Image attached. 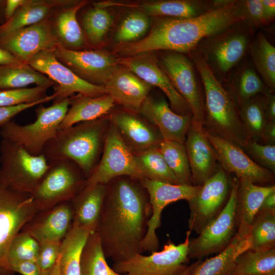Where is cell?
<instances>
[{
	"label": "cell",
	"mask_w": 275,
	"mask_h": 275,
	"mask_svg": "<svg viewBox=\"0 0 275 275\" xmlns=\"http://www.w3.org/2000/svg\"><path fill=\"white\" fill-rule=\"evenodd\" d=\"M106 186L96 232L105 258L118 262L143 253L141 243L151 207L147 192L139 180L121 176Z\"/></svg>",
	"instance_id": "obj_1"
},
{
	"label": "cell",
	"mask_w": 275,
	"mask_h": 275,
	"mask_svg": "<svg viewBox=\"0 0 275 275\" xmlns=\"http://www.w3.org/2000/svg\"><path fill=\"white\" fill-rule=\"evenodd\" d=\"M244 21L238 1L188 18L159 19L144 38L117 45L115 53L127 57L156 50L189 53L205 38Z\"/></svg>",
	"instance_id": "obj_2"
},
{
	"label": "cell",
	"mask_w": 275,
	"mask_h": 275,
	"mask_svg": "<svg viewBox=\"0 0 275 275\" xmlns=\"http://www.w3.org/2000/svg\"><path fill=\"white\" fill-rule=\"evenodd\" d=\"M189 54L204 89V128L244 149L251 140L233 95L220 82L196 49Z\"/></svg>",
	"instance_id": "obj_3"
},
{
	"label": "cell",
	"mask_w": 275,
	"mask_h": 275,
	"mask_svg": "<svg viewBox=\"0 0 275 275\" xmlns=\"http://www.w3.org/2000/svg\"><path fill=\"white\" fill-rule=\"evenodd\" d=\"M109 124V118L105 116L59 129L55 137L46 143L42 154L47 162L72 161L87 179L99 161Z\"/></svg>",
	"instance_id": "obj_4"
},
{
	"label": "cell",
	"mask_w": 275,
	"mask_h": 275,
	"mask_svg": "<svg viewBox=\"0 0 275 275\" xmlns=\"http://www.w3.org/2000/svg\"><path fill=\"white\" fill-rule=\"evenodd\" d=\"M254 29L248 22L242 21L204 39L196 49L214 74L224 78L248 52Z\"/></svg>",
	"instance_id": "obj_5"
},
{
	"label": "cell",
	"mask_w": 275,
	"mask_h": 275,
	"mask_svg": "<svg viewBox=\"0 0 275 275\" xmlns=\"http://www.w3.org/2000/svg\"><path fill=\"white\" fill-rule=\"evenodd\" d=\"M70 106V98L36 109V120L20 125L11 120L0 126L2 139L14 142L34 155L42 154L46 143L55 137Z\"/></svg>",
	"instance_id": "obj_6"
},
{
	"label": "cell",
	"mask_w": 275,
	"mask_h": 275,
	"mask_svg": "<svg viewBox=\"0 0 275 275\" xmlns=\"http://www.w3.org/2000/svg\"><path fill=\"white\" fill-rule=\"evenodd\" d=\"M48 162L10 140L0 143V184L17 193L32 195L41 181Z\"/></svg>",
	"instance_id": "obj_7"
},
{
	"label": "cell",
	"mask_w": 275,
	"mask_h": 275,
	"mask_svg": "<svg viewBox=\"0 0 275 275\" xmlns=\"http://www.w3.org/2000/svg\"><path fill=\"white\" fill-rule=\"evenodd\" d=\"M87 177L74 162L59 159L48 162V168L32 195L40 212L71 201L86 186Z\"/></svg>",
	"instance_id": "obj_8"
},
{
	"label": "cell",
	"mask_w": 275,
	"mask_h": 275,
	"mask_svg": "<svg viewBox=\"0 0 275 275\" xmlns=\"http://www.w3.org/2000/svg\"><path fill=\"white\" fill-rule=\"evenodd\" d=\"M191 232L187 231L183 242L176 245L171 241L162 250L149 256L137 254L114 262L112 268L120 275H181L189 266L188 246Z\"/></svg>",
	"instance_id": "obj_9"
},
{
	"label": "cell",
	"mask_w": 275,
	"mask_h": 275,
	"mask_svg": "<svg viewBox=\"0 0 275 275\" xmlns=\"http://www.w3.org/2000/svg\"><path fill=\"white\" fill-rule=\"evenodd\" d=\"M40 212L32 195L12 191L0 184V275H14L7 262L9 246Z\"/></svg>",
	"instance_id": "obj_10"
},
{
	"label": "cell",
	"mask_w": 275,
	"mask_h": 275,
	"mask_svg": "<svg viewBox=\"0 0 275 275\" xmlns=\"http://www.w3.org/2000/svg\"><path fill=\"white\" fill-rule=\"evenodd\" d=\"M238 179L231 183L228 200L218 215L201 232L189 240L188 257L202 260L210 255L218 253L229 244L236 233Z\"/></svg>",
	"instance_id": "obj_11"
},
{
	"label": "cell",
	"mask_w": 275,
	"mask_h": 275,
	"mask_svg": "<svg viewBox=\"0 0 275 275\" xmlns=\"http://www.w3.org/2000/svg\"><path fill=\"white\" fill-rule=\"evenodd\" d=\"M157 62L174 88L187 102L193 120L203 125L204 92L193 61L183 53L165 51Z\"/></svg>",
	"instance_id": "obj_12"
},
{
	"label": "cell",
	"mask_w": 275,
	"mask_h": 275,
	"mask_svg": "<svg viewBox=\"0 0 275 275\" xmlns=\"http://www.w3.org/2000/svg\"><path fill=\"white\" fill-rule=\"evenodd\" d=\"M121 176H128L139 180L144 179L135 154L110 121L102 155L93 172L87 179L86 185L107 184Z\"/></svg>",
	"instance_id": "obj_13"
},
{
	"label": "cell",
	"mask_w": 275,
	"mask_h": 275,
	"mask_svg": "<svg viewBox=\"0 0 275 275\" xmlns=\"http://www.w3.org/2000/svg\"><path fill=\"white\" fill-rule=\"evenodd\" d=\"M27 65L54 82L53 103L70 98L75 93L90 97L107 94L104 86L86 81L61 63L55 56L53 50H45L37 53Z\"/></svg>",
	"instance_id": "obj_14"
},
{
	"label": "cell",
	"mask_w": 275,
	"mask_h": 275,
	"mask_svg": "<svg viewBox=\"0 0 275 275\" xmlns=\"http://www.w3.org/2000/svg\"><path fill=\"white\" fill-rule=\"evenodd\" d=\"M227 173L221 167L200 185L197 193L187 201L190 210L189 231L198 234L220 213L231 188Z\"/></svg>",
	"instance_id": "obj_15"
},
{
	"label": "cell",
	"mask_w": 275,
	"mask_h": 275,
	"mask_svg": "<svg viewBox=\"0 0 275 275\" xmlns=\"http://www.w3.org/2000/svg\"><path fill=\"white\" fill-rule=\"evenodd\" d=\"M53 51L58 60L78 77L97 86L104 87L120 66L118 58L105 50H71L59 43Z\"/></svg>",
	"instance_id": "obj_16"
},
{
	"label": "cell",
	"mask_w": 275,
	"mask_h": 275,
	"mask_svg": "<svg viewBox=\"0 0 275 275\" xmlns=\"http://www.w3.org/2000/svg\"><path fill=\"white\" fill-rule=\"evenodd\" d=\"M139 181L147 192L151 207V216L141 247L143 252L152 253L158 251L159 248L156 232L161 225V213L164 208L179 200L188 201L197 193L200 185L173 184L148 179Z\"/></svg>",
	"instance_id": "obj_17"
},
{
	"label": "cell",
	"mask_w": 275,
	"mask_h": 275,
	"mask_svg": "<svg viewBox=\"0 0 275 275\" xmlns=\"http://www.w3.org/2000/svg\"><path fill=\"white\" fill-rule=\"evenodd\" d=\"M206 136L215 150L221 168L237 178L246 179L252 183L268 186L274 182V174L256 163L240 146L205 129Z\"/></svg>",
	"instance_id": "obj_18"
},
{
	"label": "cell",
	"mask_w": 275,
	"mask_h": 275,
	"mask_svg": "<svg viewBox=\"0 0 275 275\" xmlns=\"http://www.w3.org/2000/svg\"><path fill=\"white\" fill-rule=\"evenodd\" d=\"M118 63L151 86L156 87L167 97L171 109L181 115L192 116L184 99L173 87L152 52L118 58Z\"/></svg>",
	"instance_id": "obj_19"
},
{
	"label": "cell",
	"mask_w": 275,
	"mask_h": 275,
	"mask_svg": "<svg viewBox=\"0 0 275 275\" xmlns=\"http://www.w3.org/2000/svg\"><path fill=\"white\" fill-rule=\"evenodd\" d=\"M59 43L49 18L0 39V47L24 64L41 51L53 50Z\"/></svg>",
	"instance_id": "obj_20"
},
{
	"label": "cell",
	"mask_w": 275,
	"mask_h": 275,
	"mask_svg": "<svg viewBox=\"0 0 275 275\" xmlns=\"http://www.w3.org/2000/svg\"><path fill=\"white\" fill-rule=\"evenodd\" d=\"M193 185H201L218 170L214 149L203 125L191 120L184 143Z\"/></svg>",
	"instance_id": "obj_21"
},
{
	"label": "cell",
	"mask_w": 275,
	"mask_h": 275,
	"mask_svg": "<svg viewBox=\"0 0 275 275\" xmlns=\"http://www.w3.org/2000/svg\"><path fill=\"white\" fill-rule=\"evenodd\" d=\"M138 114L157 128L164 141L184 144L192 116L175 113L164 97L148 95Z\"/></svg>",
	"instance_id": "obj_22"
},
{
	"label": "cell",
	"mask_w": 275,
	"mask_h": 275,
	"mask_svg": "<svg viewBox=\"0 0 275 275\" xmlns=\"http://www.w3.org/2000/svg\"><path fill=\"white\" fill-rule=\"evenodd\" d=\"M120 136L134 154L159 147L163 139L159 130L140 114L125 110L109 116Z\"/></svg>",
	"instance_id": "obj_23"
},
{
	"label": "cell",
	"mask_w": 275,
	"mask_h": 275,
	"mask_svg": "<svg viewBox=\"0 0 275 275\" xmlns=\"http://www.w3.org/2000/svg\"><path fill=\"white\" fill-rule=\"evenodd\" d=\"M101 8L112 6L125 7L138 11L148 16L162 18H188L199 16L216 8L214 1L161 0L141 2H98Z\"/></svg>",
	"instance_id": "obj_24"
},
{
	"label": "cell",
	"mask_w": 275,
	"mask_h": 275,
	"mask_svg": "<svg viewBox=\"0 0 275 275\" xmlns=\"http://www.w3.org/2000/svg\"><path fill=\"white\" fill-rule=\"evenodd\" d=\"M73 217L71 201L62 202L38 213L21 230L39 243L62 241L72 225Z\"/></svg>",
	"instance_id": "obj_25"
},
{
	"label": "cell",
	"mask_w": 275,
	"mask_h": 275,
	"mask_svg": "<svg viewBox=\"0 0 275 275\" xmlns=\"http://www.w3.org/2000/svg\"><path fill=\"white\" fill-rule=\"evenodd\" d=\"M104 87L115 103L120 105L124 110L138 114L153 87L120 65Z\"/></svg>",
	"instance_id": "obj_26"
},
{
	"label": "cell",
	"mask_w": 275,
	"mask_h": 275,
	"mask_svg": "<svg viewBox=\"0 0 275 275\" xmlns=\"http://www.w3.org/2000/svg\"><path fill=\"white\" fill-rule=\"evenodd\" d=\"M250 227L238 224L237 230L227 247L215 256L202 261L190 275H227L237 257L251 246Z\"/></svg>",
	"instance_id": "obj_27"
},
{
	"label": "cell",
	"mask_w": 275,
	"mask_h": 275,
	"mask_svg": "<svg viewBox=\"0 0 275 275\" xmlns=\"http://www.w3.org/2000/svg\"><path fill=\"white\" fill-rule=\"evenodd\" d=\"M106 189V184L86 185L71 201L72 226L88 230L91 233L97 231Z\"/></svg>",
	"instance_id": "obj_28"
},
{
	"label": "cell",
	"mask_w": 275,
	"mask_h": 275,
	"mask_svg": "<svg viewBox=\"0 0 275 275\" xmlns=\"http://www.w3.org/2000/svg\"><path fill=\"white\" fill-rule=\"evenodd\" d=\"M72 2L26 0L10 19L0 25V39L48 18L54 9L68 7Z\"/></svg>",
	"instance_id": "obj_29"
},
{
	"label": "cell",
	"mask_w": 275,
	"mask_h": 275,
	"mask_svg": "<svg viewBox=\"0 0 275 275\" xmlns=\"http://www.w3.org/2000/svg\"><path fill=\"white\" fill-rule=\"evenodd\" d=\"M88 3V1H82L60 8L51 20L53 33L59 44L64 47L79 50L87 43L76 14L78 11Z\"/></svg>",
	"instance_id": "obj_30"
},
{
	"label": "cell",
	"mask_w": 275,
	"mask_h": 275,
	"mask_svg": "<svg viewBox=\"0 0 275 275\" xmlns=\"http://www.w3.org/2000/svg\"><path fill=\"white\" fill-rule=\"evenodd\" d=\"M115 103L107 94L97 97L78 94L70 97V106L60 129L78 123L96 120L106 116Z\"/></svg>",
	"instance_id": "obj_31"
},
{
	"label": "cell",
	"mask_w": 275,
	"mask_h": 275,
	"mask_svg": "<svg viewBox=\"0 0 275 275\" xmlns=\"http://www.w3.org/2000/svg\"><path fill=\"white\" fill-rule=\"evenodd\" d=\"M228 89L238 107L251 98L268 90L252 62H242L228 80Z\"/></svg>",
	"instance_id": "obj_32"
},
{
	"label": "cell",
	"mask_w": 275,
	"mask_h": 275,
	"mask_svg": "<svg viewBox=\"0 0 275 275\" xmlns=\"http://www.w3.org/2000/svg\"><path fill=\"white\" fill-rule=\"evenodd\" d=\"M273 191H275L274 185H259L246 179H238L237 225L243 224L251 226L264 199Z\"/></svg>",
	"instance_id": "obj_33"
},
{
	"label": "cell",
	"mask_w": 275,
	"mask_h": 275,
	"mask_svg": "<svg viewBox=\"0 0 275 275\" xmlns=\"http://www.w3.org/2000/svg\"><path fill=\"white\" fill-rule=\"evenodd\" d=\"M251 62L268 90H275V47L262 32L253 38L248 52Z\"/></svg>",
	"instance_id": "obj_34"
},
{
	"label": "cell",
	"mask_w": 275,
	"mask_h": 275,
	"mask_svg": "<svg viewBox=\"0 0 275 275\" xmlns=\"http://www.w3.org/2000/svg\"><path fill=\"white\" fill-rule=\"evenodd\" d=\"M91 233L88 230L71 225L62 242V275H80L81 254Z\"/></svg>",
	"instance_id": "obj_35"
},
{
	"label": "cell",
	"mask_w": 275,
	"mask_h": 275,
	"mask_svg": "<svg viewBox=\"0 0 275 275\" xmlns=\"http://www.w3.org/2000/svg\"><path fill=\"white\" fill-rule=\"evenodd\" d=\"M275 273V248L248 249L236 259L227 275H267Z\"/></svg>",
	"instance_id": "obj_36"
},
{
	"label": "cell",
	"mask_w": 275,
	"mask_h": 275,
	"mask_svg": "<svg viewBox=\"0 0 275 275\" xmlns=\"http://www.w3.org/2000/svg\"><path fill=\"white\" fill-rule=\"evenodd\" d=\"M36 86H54V82L48 77L27 64L0 66V91Z\"/></svg>",
	"instance_id": "obj_37"
},
{
	"label": "cell",
	"mask_w": 275,
	"mask_h": 275,
	"mask_svg": "<svg viewBox=\"0 0 275 275\" xmlns=\"http://www.w3.org/2000/svg\"><path fill=\"white\" fill-rule=\"evenodd\" d=\"M80 275H120L108 265L96 231L90 234L82 249Z\"/></svg>",
	"instance_id": "obj_38"
},
{
	"label": "cell",
	"mask_w": 275,
	"mask_h": 275,
	"mask_svg": "<svg viewBox=\"0 0 275 275\" xmlns=\"http://www.w3.org/2000/svg\"><path fill=\"white\" fill-rule=\"evenodd\" d=\"M238 107L250 140L256 142L260 140L268 123L264 94L251 98Z\"/></svg>",
	"instance_id": "obj_39"
},
{
	"label": "cell",
	"mask_w": 275,
	"mask_h": 275,
	"mask_svg": "<svg viewBox=\"0 0 275 275\" xmlns=\"http://www.w3.org/2000/svg\"><path fill=\"white\" fill-rule=\"evenodd\" d=\"M135 156L144 179L180 184L165 161L159 147L147 150Z\"/></svg>",
	"instance_id": "obj_40"
},
{
	"label": "cell",
	"mask_w": 275,
	"mask_h": 275,
	"mask_svg": "<svg viewBox=\"0 0 275 275\" xmlns=\"http://www.w3.org/2000/svg\"><path fill=\"white\" fill-rule=\"evenodd\" d=\"M113 20V15L107 8L94 6L87 11L81 20L82 30L87 42L93 46L102 43Z\"/></svg>",
	"instance_id": "obj_41"
},
{
	"label": "cell",
	"mask_w": 275,
	"mask_h": 275,
	"mask_svg": "<svg viewBox=\"0 0 275 275\" xmlns=\"http://www.w3.org/2000/svg\"><path fill=\"white\" fill-rule=\"evenodd\" d=\"M159 150L169 168L180 184L193 185L188 157L184 144L163 141Z\"/></svg>",
	"instance_id": "obj_42"
},
{
	"label": "cell",
	"mask_w": 275,
	"mask_h": 275,
	"mask_svg": "<svg viewBox=\"0 0 275 275\" xmlns=\"http://www.w3.org/2000/svg\"><path fill=\"white\" fill-rule=\"evenodd\" d=\"M254 250L275 248V210H259L250 227Z\"/></svg>",
	"instance_id": "obj_43"
},
{
	"label": "cell",
	"mask_w": 275,
	"mask_h": 275,
	"mask_svg": "<svg viewBox=\"0 0 275 275\" xmlns=\"http://www.w3.org/2000/svg\"><path fill=\"white\" fill-rule=\"evenodd\" d=\"M150 17L138 11L128 14L123 19L115 35L117 44H126L138 41L148 30Z\"/></svg>",
	"instance_id": "obj_44"
},
{
	"label": "cell",
	"mask_w": 275,
	"mask_h": 275,
	"mask_svg": "<svg viewBox=\"0 0 275 275\" xmlns=\"http://www.w3.org/2000/svg\"><path fill=\"white\" fill-rule=\"evenodd\" d=\"M39 246V242L34 237L21 230L14 237L8 249L7 262L9 270L11 271L10 267L17 262L24 261L36 262Z\"/></svg>",
	"instance_id": "obj_45"
},
{
	"label": "cell",
	"mask_w": 275,
	"mask_h": 275,
	"mask_svg": "<svg viewBox=\"0 0 275 275\" xmlns=\"http://www.w3.org/2000/svg\"><path fill=\"white\" fill-rule=\"evenodd\" d=\"M47 86L0 91V107L31 103L41 100L47 95Z\"/></svg>",
	"instance_id": "obj_46"
},
{
	"label": "cell",
	"mask_w": 275,
	"mask_h": 275,
	"mask_svg": "<svg viewBox=\"0 0 275 275\" xmlns=\"http://www.w3.org/2000/svg\"><path fill=\"white\" fill-rule=\"evenodd\" d=\"M256 163L275 174V145L251 141L243 149Z\"/></svg>",
	"instance_id": "obj_47"
},
{
	"label": "cell",
	"mask_w": 275,
	"mask_h": 275,
	"mask_svg": "<svg viewBox=\"0 0 275 275\" xmlns=\"http://www.w3.org/2000/svg\"><path fill=\"white\" fill-rule=\"evenodd\" d=\"M62 241H45L40 243L36 263L42 275H46L57 261Z\"/></svg>",
	"instance_id": "obj_48"
},
{
	"label": "cell",
	"mask_w": 275,
	"mask_h": 275,
	"mask_svg": "<svg viewBox=\"0 0 275 275\" xmlns=\"http://www.w3.org/2000/svg\"><path fill=\"white\" fill-rule=\"evenodd\" d=\"M244 21L254 28L265 25V19L261 0L238 1Z\"/></svg>",
	"instance_id": "obj_49"
},
{
	"label": "cell",
	"mask_w": 275,
	"mask_h": 275,
	"mask_svg": "<svg viewBox=\"0 0 275 275\" xmlns=\"http://www.w3.org/2000/svg\"><path fill=\"white\" fill-rule=\"evenodd\" d=\"M53 94L47 95L43 99L31 103L23 104L13 106L0 107V126L12 119L21 112L34 107L53 100Z\"/></svg>",
	"instance_id": "obj_50"
},
{
	"label": "cell",
	"mask_w": 275,
	"mask_h": 275,
	"mask_svg": "<svg viewBox=\"0 0 275 275\" xmlns=\"http://www.w3.org/2000/svg\"><path fill=\"white\" fill-rule=\"evenodd\" d=\"M10 269L13 274L17 272L21 275H42L35 261H24L17 262L12 265Z\"/></svg>",
	"instance_id": "obj_51"
},
{
	"label": "cell",
	"mask_w": 275,
	"mask_h": 275,
	"mask_svg": "<svg viewBox=\"0 0 275 275\" xmlns=\"http://www.w3.org/2000/svg\"><path fill=\"white\" fill-rule=\"evenodd\" d=\"M273 93L268 90L264 94L268 122H275V96Z\"/></svg>",
	"instance_id": "obj_52"
},
{
	"label": "cell",
	"mask_w": 275,
	"mask_h": 275,
	"mask_svg": "<svg viewBox=\"0 0 275 275\" xmlns=\"http://www.w3.org/2000/svg\"><path fill=\"white\" fill-rule=\"evenodd\" d=\"M26 0H7L4 10L6 21L10 19L18 8L23 5Z\"/></svg>",
	"instance_id": "obj_53"
},
{
	"label": "cell",
	"mask_w": 275,
	"mask_h": 275,
	"mask_svg": "<svg viewBox=\"0 0 275 275\" xmlns=\"http://www.w3.org/2000/svg\"><path fill=\"white\" fill-rule=\"evenodd\" d=\"M24 64L10 52L0 47V66H15Z\"/></svg>",
	"instance_id": "obj_54"
},
{
	"label": "cell",
	"mask_w": 275,
	"mask_h": 275,
	"mask_svg": "<svg viewBox=\"0 0 275 275\" xmlns=\"http://www.w3.org/2000/svg\"><path fill=\"white\" fill-rule=\"evenodd\" d=\"M260 141L265 145H274L275 122H268L262 135Z\"/></svg>",
	"instance_id": "obj_55"
},
{
	"label": "cell",
	"mask_w": 275,
	"mask_h": 275,
	"mask_svg": "<svg viewBox=\"0 0 275 275\" xmlns=\"http://www.w3.org/2000/svg\"><path fill=\"white\" fill-rule=\"evenodd\" d=\"M263 5V12L267 23H269L274 19L275 16V1L261 0Z\"/></svg>",
	"instance_id": "obj_56"
},
{
	"label": "cell",
	"mask_w": 275,
	"mask_h": 275,
	"mask_svg": "<svg viewBox=\"0 0 275 275\" xmlns=\"http://www.w3.org/2000/svg\"><path fill=\"white\" fill-rule=\"evenodd\" d=\"M260 210H275V191L266 197L260 208Z\"/></svg>",
	"instance_id": "obj_57"
},
{
	"label": "cell",
	"mask_w": 275,
	"mask_h": 275,
	"mask_svg": "<svg viewBox=\"0 0 275 275\" xmlns=\"http://www.w3.org/2000/svg\"><path fill=\"white\" fill-rule=\"evenodd\" d=\"M60 259L61 253L54 265L46 275H62L60 266Z\"/></svg>",
	"instance_id": "obj_58"
},
{
	"label": "cell",
	"mask_w": 275,
	"mask_h": 275,
	"mask_svg": "<svg viewBox=\"0 0 275 275\" xmlns=\"http://www.w3.org/2000/svg\"><path fill=\"white\" fill-rule=\"evenodd\" d=\"M201 261V260H197L196 262L189 265L181 275H190Z\"/></svg>",
	"instance_id": "obj_59"
},
{
	"label": "cell",
	"mask_w": 275,
	"mask_h": 275,
	"mask_svg": "<svg viewBox=\"0 0 275 275\" xmlns=\"http://www.w3.org/2000/svg\"><path fill=\"white\" fill-rule=\"evenodd\" d=\"M267 275H275V273H274L270 274H267Z\"/></svg>",
	"instance_id": "obj_60"
}]
</instances>
